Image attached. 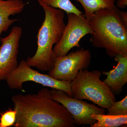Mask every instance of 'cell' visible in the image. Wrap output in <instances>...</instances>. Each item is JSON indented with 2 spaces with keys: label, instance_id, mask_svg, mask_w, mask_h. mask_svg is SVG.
<instances>
[{
  "label": "cell",
  "instance_id": "17",
  "mask_svg": "<svg viewBox=\"0 0 127 127\" xmlns=\"http://www.w3.org/2000/svg\"><path fill=\"white\" fill-rule=\"evenodd\" d=\"M116 5L117 7L118 8L125 9L127 5V0H117Z\"/></svg>",
  "mask_w": 127,
  "mask_h": 127
},
{
  "label": "cell",
  "instance_id": "15",
  "mask_svg": "<svg viewBox=\"0 0 127 127\" xmlns=\"http://www.w3.org/2000/svg\"><path fill=\"white\" fill-rule=\"evenodd\" d=\"M107 114L114 116L127 115V96L119 101H116L107 109Z\"/></svg>",
  "mask_w": 127,
  "mask_h": 127
},
{
  "label": "cell",
  "instance_id": "16",
  "mask_svg": "<svg viewBox=\"0 0 127 127\" xmlns=\"http://www.w3.org/2000/svg\"><path fill=\"white\" fill-rule=\"evenodd\" d=\"M17 111L15 109H9L1 114L0 127L14 126L16 119Z\"/></svg>",
  "mask_w": 127,
  "mask_h": 127
},
{
  "label": "cell",
  "instance_id": "4",
  "mask_svg": "<svg viewBox=\"0 0 127 127\" xmlns=\"http://www.w3.org/2000/svg\"><path fill=\"white\" fill-rule=\"evenodd\" d=\"M101 71L87 69L81 70L70 83L73 97L86 100L104 109H107L116 101V96L100 79Z\"/></svg>",
  "mask_w": 127,
  "mask_h": 127
},
{
  "label": "cell",
  "instance_id": "7",
  "mask_svg": "<svg viewBox=\"0 0 127 127\" xmlns=\"http://www.w3.org/2000/svg\"><path fill=\"white\" fill-rule=\"evenodd\" d=\"M91 58L90 51L83 48L55 58L53 68L48 75L57 80L71 83L79 71L89 67Z\"/></svg>",
  "mask_w": 127,
  "mask_h": 127
},
{
  "label": "cell",
  "instance_id": "2",
  "mask_svg": "<svg viewBox=\"0 0 127 127\" xmlns=\"http://www.w3.org/2000/svg\"><path fill=\"white\" fill-rule=\"evenodd\" d=\"M120 11L116 6L102 9L94 13L89 21L94 32L92 45L104 48L111 58L118 55L127 56V23Z\"/></svg>",
  "mask_w": 127,
  "mask_h": 127
},
{
  "label": "cell",
  "instance_id": "8",
  "mask_svg": "<svg viewBox=\"0 0 127 127\" xmlns=\"http://www.w3.org/2000/svg\"><path fill=\"white\" fill-rule=\"evenodd\" d=\"M50 91L53 99L63 104L72 115L76 125L91 126L96 122L92 118V114L105 113V109L70 96L64 91L56 89Z\"/></svg>",
  "mask_w": 127,
  "mask_h": 127
},
{
  "label": "cell",
  "instance_id": "5",
  "mask_svg": "<svg viewBox=\"0 0 127 127\" xmlns=\"http://www.w3.org/2000/svg\"><path fill=\"white\" fill-rule=\"evenodd\" d=\"M5 81L9 88L12 89L21 90L24 83L33 82L52 89L62 90L73 97L70 83L57 80L49 75L42 74L33 70L24 60L20 62L17 67L8 75Z\"/></svg>",
  "mask_w": 127,
  "mask_h": 127
},
{
  "label": "cell",
  "instance_id": "9",
  "mask_svg": "<svg viewBox=\"0 0 127 127\" xmlns=\"http://www.w3.org/2000/svg\"><path fill=\"white\" fill-rule=\"evenodd\" d=\"M22 34V28L15 26L8 35L0 39V81H5L18 65L19 44Z\"/></svg>",
  "mask_w": 127,
  "mask_h": 127
},
{
  "label": "cell",
  "instance_id": "18",
  "mask_svg": "<svg viewBox=\"0 0 127 127\" xmlns=\"http://www.w3.org/2000/svg\"><path fill=\"white\" fill-rule=\"evenodd\" d=\"M120 14L121 17L126 23H127V12L120 10Z\"/></svg>",
  "mask_w": 127,
  "mask_h": 127
},
{
  "label": "cell",
  "instance_id": "10",
  "mask_svg": "<svg viewBox=\"0 0 127 127\" xmlns=\"http://www.w3.org/2000/svg\"><path fill=\"white\" fill-rule=\"evenodd\" d=\"M114 59L117 62L116 66L112 70L102 73L107 76L103 81L104 83L114 95H118L127 82V56L118 55Z\"/></svg>",
  "mask_w": 127,
  "mask_h": 127
},
{
  "label": "cell",
  "instance_id": "3",
  "mask_svg": "<svg viewBox=\"0 0 127 127\" xmlns=\"http://www.w3.org/2000/svg\"><path fill=\"white\" fill-rule=\"evenodd\" d=\"M37 1L45 12V19L37 36L36 52L33 56L28 57L26 62L31 67L49 71L53 68L55 63L53 46L61 39L65 26V12Z\"/></svg>",
  "mask_w": 127,
  "mask_h": 127
},
{
  "label": "cell",
  "instance_id": "12",
  "mask_svg": "<svg viewBox=\"0 0 127 127\" xmlns=\"http://www.w3.org/2000/svg\"><path fill=\"white\" fill-rule=\"evenodd\" d=\"M81 4L85 18L89 21L96 12L114 7L116 0H75Z\"/></svg>",
  "mask_w": 127,
  "mask_h": 127
},
{
  "label": "cell",
  "instance_id": "13",
  "mask_svg": "<svg viewBox=\"0 0 127 127\" xmlns=\"http://www.w3.org/2000/svg\"><path fill=\"white\" fill-rule=\"evenodd\" d=\"M92 118L96 122L91 127H118L127 126V115L114 116L109 114H93Z\"/></svg>",
  "mask_w": 127,
  "mask_h": 127
},
{
  "label": "cell",
  "instance_id": "1",
  "mask_svg": "<svg viewBox=\"0 0 127 127\" xmlns=\"http://www.w3.org/2000/svg\"><path fill=\"white\" fill-rule=\"evenodd\" d=\"M17 111L15 127H75L72 115L53 99L47 88L34 94H18L12 98Z\"/></svg>",
  "mask_w": 127,
  "mask_h": 127
},
{
  "label": "cell",
  "instance_id": "14",
  "mask_svg": "<svg viewBox=\"0 0 127 127\" xmlns=\"http://www.w3.org/2000/svg\"><path fill=\"white\" fill-rule=\"evenodd\" d=\"M47 6L63 10L67 14L74 13L78 15L83 14L73 4L70 0H37Z\"/></svg>",
  "mask_w": 127,
  "mask_h": 127
},
{
  "label": "cell",
  "instance_id": "6",
  "mask_svg": "<svg viewBox=\"0 0 127 127\" xmlns=\"http://www.w3.org/2000/svg\"><path fill=\"white\" fill-rule=\"evenodd\" d=\"M67 14L68 22L61 39L53 49L55 58L66 55L73 47L80 48L79 42L81 39L88 34L92 35L94 33L89 21L85 18L84 14Z\"/></svg>",
  "mask_w": 127,
  "mask_h": 127
},
{
  "label": "cell",
  "instance_id": "11",
  "mask_svg": "<svg viewBox=\"0 0 127 127\" xmlns=\"http://www.w3.org/2000/svg\"><path fill=\"white\" fill-rule=\"evenodd\" d=\"M28 3L23 0H0V39L2 32L7 31L14 22L19 20L10 19V17L21 13Z\"/></svg>",
  "mask_w": 127,
  "mask_h": 127
}]
</instances>
